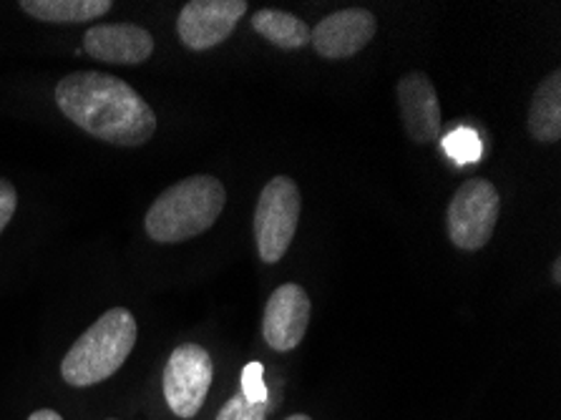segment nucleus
Returning <instances> with one entry per match:
<instances>
[{
  "mask_svg": "<svg viewBox=\"0 0 561 420\" xmlns=\"http://www.w3.org/2000/svg\"><path fill=\"white\" fill-rule=\"evenodd\" d=\"M66 118L114 147H144L157 134V114L129 83L101 71H76L56 86Z\"/></svg>",
  "mask_w": 561,
  "mask_h": 420,
  "instance_id": "f257e3e1",
  "label": "nucleus"
},
{
  "mask_svg": "<svg viewBox=\"0 0 561 420\" xmlns=\"http://www.w3.org/2000/svg\"><path fill=\"white\" fill-rule=\"evenodd\" d=\"M227 192L215 177L197 174L182 179L161 192L144 219L147 235L161 245H174L211 229L225 212Z\"/></svg>",
  "mask_w": 561,
  "mask_h": 420,
  "instance_id": "f03ea898",
  "label": "nucleus"
},
{
  "mask_svg": "<svg viewBox=\"0 0 561 420\" xmlns=\"http://www.w3.org/2000/svg\"><path fill=\"white\" fill-rule=\"evenodd\" d=\"M136 320L124 307H114L99 317L64 355L61 375L71 388H91L104 383L126 363L136 345Z\"/></svg>",
  "mask_w": 561,
  "mask_h": 420,
  "instance_id": "7ed1b4c3",
  "label": "nucleus"
},
{
  "mask_svg": "<svg viewBox=\"0 0 561 420\" xmlns=\"http://www.w3.org/2000/svg\"><path fill=\"white\" fill-rule=\"evenodd\" d=\"M302 214V196L290 177H275L260 192L254 209V239L260 260L275 264L290 250Z\"/></svg>",
  "mask_w": 561,
  "mask_h": 420,
  "instance_id": "20e7f679",
  "label": "nucleus"
},
{
  "mask_svg": "<svg viewBox=\"0 0 561 420\" xmlns=\"http://www.w3.org/2000/svg\"><path fill=\"white\" fill-rule=\"evenodd\" d=\"M501 196L489 179H469L448 204V237L458 250L479 252L494 237Z\"/></svg>",
  "mask_w": 561,
  "mask_h": 420,
  "instance_id": "39448f33",
  "label": "nucleus"
},
{
  "mask_svg": "<svg viewBox=\"0 0 561 420\" xmlns=\"http://www.w3.org/2000/svg\"><path fill=\"white\" fill-rule=\"evenodd\" d=\"M215 378V365L202 345L184 342L169 355L164 367V398L176 418H194L202 410Z\"/></svg>",
  "mask_w": 561,
  "mask_h": 420,
  "instance_id": "423d86ee",
  "label": "nucleus"
},
{
  "mask_svg": "<svg viewBox=\"0 0 561 420\" xmlns=\"http://www.w3.org/2000/svg\"><path fill=\"white\" fill-rule=\"evenodd\" d=\"M248 8L244 0H190L176 21V33L186 48L209 50L232 36Z\"/></svg>",
  "mask_w": 561,
  "mask_h": 420,
  "instance_id": "0eeeda50",
  "label": "nucleus"
},
{
  "mask_svg": "<svg viewBox=\"0 0 561 420\" xmlns=\"http://www.w3.org/2000/svg\"><path fill=\"white\" fill-rule=\"evenodd\" d=\"M310 297L300 285L287 282L279 285L267 299L265 317H262V336L277 353H290L305 340L310 325Z\"/></svg>",
  "mask_w": 561,
  "mask_h": 420,
  "instance_id": "6e6552de",
  "label": "nucleus"
},
{
  "mask_svg": "<svg viewBox=\"0 0 561 420\" xmlns=\"http://www.w3.org/2000/svg\"><path fill=\"white\" fill-rule=\"evenodd\" d=\"M378 21L370 11L363 8H345V11L330 13L314 25L310 33V43L314 54L330 61L351 58L376 38Z\"/></svg>",
  "mask_w": 561,
  "mask_h": 420,
  "instance_id": "1a4fd4ad",
  "label": "nucleus"
},
{
  "mask_svg": "<svg viewBox=\"0 0 561 420\" xmlns=\"http://www.w3.org/2000/svg\"><path fill=\"white\" fill-rule=\"evenodd\" d=\"M398 106L405 134L415 144L438 141L440 128H444V114H440V101L436 86L423 71H411L398 81Z\"/></svg>",
  "mask_w": 561,
  "mask_h": 420,
  "instance_id": "9d476101",
  "label": "nucleus"
},
{
  "mask_svg": "<svg viewBox=\"0 0 561 420\" xmlns=\"http://www.w3.org/2000/svg\"><path fill=\"white\" fill-rule=\"evenodd\" d=\"M83 50L101 64L139 66L154 54V38L134 23H99L83 36Z\"/></svg>",
  "mask_w": 561,
  "mask_h": 420,
  "instance_id": "9b49d317",
  "label": "nucleus"
},
{
  "mask_svg": "<svg viewBox=\"0 0 561 420\" xmlns=\"http://www.w3.org/2000/svg\"><path fill=\"white\" fill-rule=\"evenodd\" d=\"M529 134L541 144L561 139V71H551L531 97Z\"/></svg>",
  "mask_w": 561,
  "mask_h": 420,
  "instance_id": "f8f14e48",
  "label": "nucleus"
},
{
  "mask_svg": "<svg viewBox=\"0 0 561 420\" xmlns=\"http://www.w3.org/2000/svg\"><path fill=\"white\" fill-rule=\"evenodd\" d=\"M21 8L46 23H89L112 11V0H23Z\"/></svg>",
  "mask_w": 561,
  "mask_h": 420,
  "instance_id": "ddd939ff",
  "label": "nucleus"
},
{
  "mask_svg": "<svg viewBox=\"0 0 561 420\" xmlns=\"http://www.w3.org/2000/svg\"><path fill=\"white\" fill-rule=\"evenodd\" d=\"M250 23H252L254 33H260L262 38L270 41L272 46H277V48L297 50V48H305L310 43L312 29L293 13L262 8V11L252 15Z\"/></svg>",
  "mask_w": 561,
  "mask_h": 420,
  "instance_id": "4468645a",
  "label": "nucleus"
},
{
  "mask_svg": "<svg viewBox=\"0 0 561 420\" xmlns=\"http://www.w3.org/2000/svg\"><path fill=\"white\" fill-rule=\"evenodd\" d=\"M444 149L456 164H471L481 157V141L471 128H458L444 139Z\"/></svg>",
  "mask_w": 561,
  "mask_h": 420,
  "instance_id": "2eb2a0df",
  "label": "nucleus"
},
{
  "mask_svg": "<svg viewBox=\"0 0 561 420\" xmlns=\"http://www.w3.org/2000/svg\"><path fill=\"white\" fill-rule=\"evenodd\" d=\"M242 396L254 406H267V385H265V367L257 360L244 365L242 371Z\"/></svg>",
  "mask_w": 561,
  "mask_h": 420,
  "instance_id": "dca6fc26",
  "label": "nucleus"
},
{
  "mask_svg": "<svg viewBox=\"0 0 561 420\" xmlns=\"http://www.w3.org/2000/svg\"><path fill=\"white\" fill-rule=\"evenodd\" d=\"M217 420H267V406H254V402L244 400L242 393H237L225 402Z\"/></svg>",
  "mask_w": 561,
  "mask_h": 420,
  "instance_id": "f3484780",
  "label": "nucleus"
},
{
  "mask_svg": "<svg viewBox=\"0 0 561 420\" xmlns=\"http://www.w3.org/2000/svg\"><path fill=\"white\" fill-rule=\"evenodd\" d=\"M15 207H19V192L8 179H0V235L11 225Z\"/></svg>",
  "mask_w": 561,
  "mask_h": 420,
  "instance_id": "a211bd4d",
  "label": "nucleus"
},
{
  "mask_svg": "<svg viewBox=\"0 0 561 420\" xmlns=\"http://www.w3.org/2000/svg\"><path fill=\"white\" fill-rule=\"evenodd\" d=\"M28 420H64L61 416L56 413V410H50V408H41V410H36V413H31V418Z\"/></svg>",
  "mask_w": 561,
  "mask_h": 420,
  "instance_id": "6ab92c4d",
  "label": "nucleus"
},
{
  "mask_svg": "<svg viewBox=\"0 0 561 420\" xmlns=\"http://www.w3.org/2000/svg\"><path fill=\"white\" fill-rule=\"evenodd\" d=\"M551 277H554V285H561V260L557 257L554 264H551Z\"/></svg>",
  "mask_w": 561,
  "mask_h": 420,
  "instance_id": "aec40b11",
  "label": "nucleus"
},
{
  "mask_svg": "<svg viewBox=\"0 0 561 420\" xmlns=\"http://www.w3.org/2000/svg\"><path fill=\"white\" fill-rule=\"evenodd\" d=\"M287 420H312L310 416H305V413H297V416H290Z\"/></svg>",
  "mask_w": 561,
  "mask_h": 420,
  "instance_id": "412c9836",
  "label": "nucleus"
}]
</instances>
